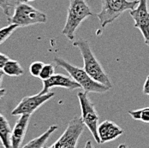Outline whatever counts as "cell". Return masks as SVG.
<instances>
[{"label": "cell", "mask_w": 149, "mask_h": 148, "mask_svg": "<svg viewBox=\"0 0 149 148\" xmlns=\"http://www.w3.org/2000/svg\"><path fill=\"white\" fill-rule=\"evenodd\" d=\"M73 45L77 47L81 51V54L83 58L84 63V70L89 74L90 77L94 81L103 84L104 86L111 88L112 82L109 77V75L104 71L102 65L96 58L93 54L88 41L85 40H78L73 43Z\"/></svg>", "instance_id": "obj_1"}, {"label": "cell", "mask_w": 149, "mask_h": 148, "mask_svg": "<svg viewBox=\"0 0 149 148\" xmlns=\"http://www.w3.org/2000/svg\"><path fill=\"white\" fill-rule=\"evenodd\" d=\"M54 63L58 67L64 69L70 75V77L75 82H77L81 86V88L83 89V91L87 93H104L110 90V88L92 79L89 74L84 70V69L74 66L62 58L56 57L54 58Z\"/></svg>", "instance_id": "obj_2"}, {"label": "cell", "mask_w": 149, "mask_h": 148, "mask_svg": "<svg viewBox=\"0 0 149 148\" xmlns=\"http://www.w3.org/2000/svg\"><path fill=\"white\" fill-rule=\"evenodd\" d=\"M93 15L85 0H70L67 11V19L62 33L70 41H74L75 32L80 24Z\"/></svg>", "instance_id": "obj_3"}, {"label": "cell", "mask_w": 149, "mask_h": 148, "mask_svg": "<svg viewBox=\"0 0 149 148\" xmlns=\"http://www.w3.org/2000/svg\"><path fill=\"white\" fill-rule=\"evenodd\" d=\"M139 0H102L101 10L96 14L101 28L115 22L123 12L137 7Z\"/></svg>", "instance_id": "obj_4"}, {"label": "cell", "mask_w": 149, "mask_h": 148, "mask_svg": "<svg viewBox=\"0 0 149 148\" xmlns=\"http://www.w3.org/2000/svg\"><path fill=\"white\" fill-rule=\"evenodd\" d=\"M46 22L47 15L44 12L22 1L15 4L13 15L9 18L10 24H16L19 28L45 23Z\"/></svg>", "instance_id": "obj_5"}, {"label": "cell", "mask_w": 149, "mask_h": 148, "mask_svg": "<svg viewBox=\"0 0 149 148\" xmlns=\"http://www.w3.org/2000/svg\"><path fill=\"white\" fill-rule=\"evenodd\" d=\"M77 97L81 106V120L93 134L97 144H100V140L98 135V123L100 117L95 109V105L90 99L88 93L85 92H79L77 93Z\"/></svg>", "instance_id": "obj_6"}, {"label": "cell", "mask_w": 149, "mask_h": 148, "mask_svg": "<svg viewBox=\"0 0 149 148\" xmlns=\"http://www.w3.org/2000/svg\"><path fill=\"white\" fill-rule=\"evenodd\" d=\"M81 117H74L69 122L65 131L49 148H76L78 140L85 129Z\"/></svg>", "instance_id": "obj_7"}, {"label": "cell", "mask_w": 149, "mask_h": 148, "mask_svg": "<svg viewBox=\"0 0 149 148\" xmlns=\"http://www.w3.org/2000/svg\"><path fill=\"white\" fill-rule=\"evenodd\" d=\"M55 93L53 92H49L47 93L33 95V96H27L24 97L20 103L14 108L11 111L12 116H22V115H32L35 112L42 104L49 101L52 98H53Z\"/></svg>", "instance_id": "obj_8"}, {"label": "cell", "mask_w": 149, "mask_h": 148, "mask_svg": "<svg viewBox=\"0 0 149 148\" xmlns=\"http://www.w3.org/2000/svg\"><path fill=\"white\" fill-rule=\"evenodd\" d=\"M134 22V28L141 31L145 44L149 46V10L148 0H139L137 7L130 11Z\"/></svg>", "instance_id": "obj_9"}, {"label": "cell", "mask_w": 149, "mask_h": 148, "mask_svg": "<svg viewBox=\"0 0 149 148\" xmlns=\"http://www.w3.org/2000/svg\"><path fill=\"white\" fill-rule=\"evenodd\" d=\"M56 87L68 89L70 91L81 88V86L77 82H75L70 76H67L63 74H54L48 80L43 81V88L40 92V93H47L50 92V89Z\"/></svg>", "instance_id": "obj_10"}, {"label": "cell", "mask_w": 149, "mask_h": 148, "mask_svg": "<svg viewBox=\"0 0 149 148\" xmlns=\"http://www.w3.org/2000/svg\"><path fill=\"white\" fill-rule=\"evenodd\" d=\"M123 133V130L114 122L106 120L98 125V135L100 144L117 140Z\"/></svg>", "instance_id": "obj_11"}, {"label": "cell", "mask_w": 149, "mask_h": 148, "mask_svg": "<svg viewBox=\"0 0 149 148\" xmlns=\"http://www.w3.org/2000/svg\"><path fill=\"white\" fill-rule=\"evenodd\" d=\"M32 115H22L16 121L12 129L11 134V146L12 148H21L22 144L26 136L29 128L30 118Z\"/></svg>", "instance_id": "obj_12"}, {"label": "cell", "mask_w": 149, "mask_h": 148, "mask_svg": "<svg viewBox=\"0 0 149 148\" xmlns=\"http://www.w3.org/2000/svg\"><path fill=\"white\" fill-rule=\"evenodd\" d=\"M12 129L7 118L0 113V141L3 148H12L11 146Z\"/></svg>", "instance_id": "obj_13"}, {"label": "cell", "mask_w": 149, "mask_h": 148, "mask_svg": "<svg viewBox=\"0 0 149 148\" xmlns=\"http://www.w3.org/2000/svg\"><path fill=\"white\" fill-rule=\"evenodd\" d=\"M58 129V127L57 125L50 126L49 129L45 131V133H43L39 137L33 139L32 140H30L29 143H27L22 148H43L44 147H45V144H46L47 140H49V138L51 137V135Z\"/></svg>", "instance_id": "obj_14"}, {"label": "cell", "mask_w": 149, "mask_h": 148, "mask_svg": "<svg viewBox=\"0 0 149 148\" xmlns=\"http://www.w3.org/2000/svg\"><path fill=\"white\" fill-rule=\"evenodd\" d=\"M2 70L3 71L4 74L9 76H15V77L21 76L24 73L21 64L17 61L11 59H10L5 63Z\"/></svg>", "instance_id": "obj_15"}, {"label": "cell", "mask_w": 149, "mask_h": 148, "mask_svg": "<svg viewBox=\"0 0 149 148\" xmlns=\"http://www.w3.org/2000/svg\"><path fill=\"white\" fill-rule=\"evenodd\" d=\"M130 117L135 121H141L144 123H149V107L129 111Z\"/></svg>", "instance_id": "obj_16"}, {"label": "cell", "mask_w": 149, "mask_h": 148, "mask_svg": "<svg viewBox=\"0 0 149 148\" xmlns=\"http://www.w3.org/2000/svg\"><path fill=\"white\" fill-rule=\"evenodd\" d=\"M18 28L19 26L16 24H10L9 26L0 28V44L5 42Z\"/></svg>", "instance_id": "obj_17"}, {"label": "cell", "mask_w": 149, "mask_h": 148, "mask_svg": "<svg viewBox=\"0 0 149 148\" xmlns=\"http://www.w3.org/2000/svg\"><path fill=\"white\" fill-rule=\"evenodd\" d=\"M44 65L45 63L40 61H36L32 63L29 66V72L31 75H33V77H39Z\"/></svg>", "instance_id": "obj_18"}, {"label": "cell", "mask_w": 149, "mask_h": 148, "mask_svg": "<svg viewBox=\"0 0 149 148\" xmlns=\"http://www.w3.org/2000/svg\"><path fill=\"white\" fill-rule=\"evenodd\" d=\"M54 74V67L52 64H50V63H47L45 64L39 78L42 81H45V80H48L50 77H52V75Z\"/></svg>", "instance_id": "obj_19"}, {"label": "cell", "mask_w": 149, "mask_h": 148, "mask_svg": "<svg viewBox=\"0 0 149 148\" xmlns=\"http://www.w3.org/2000/svg\"><path fill=\"white\" fill-rule=\"evenodd\" d=\"M10 7H11V3L10 0H0V9L3 10L5 15H10Z\"/></svg>", "instance_id": "obj_20"}, {"label": "cell", "mask_w": 149, "mask_h": 148, "mask_svg": "<svg viewBox=\"0 0 149 148\" xmlns=\"http://www.w3.org/2000/svg\"><path fill=\"white\" fill-rule=\"evenodd\" d=\"M10 60V58L8 56H6L5 54H3L0 52V69H2L3 68V66L5 65V63Z\"/></svg>", "instance_id": "obj_21"}, {"label": "cell", "mask_w": 149, "mask_h": 148, "mask_svg": "<svg viewBox=\"0 0 149 148\" xmlns=\"http://www.w3.org/2000/svg\"><path fill=\"white\" fill-rule=\"evenodd\" d=\"M142 92L145 95H148L149 96V75L147 77L146 81H145V83L143 85V89H142Z\"/></svg>", "instance_id": "obj_22"}, {"label": "cell", "mask_w": 149, "mask_h": 148, "mask_svg": "<svg viewBox=\"0 0 149 148\" xmlns=\"http://www.w3.org/2000/svg\"><path fill=\"white\" fill-rule=\"evenodd\" d=\"M4 73L2 69H0V89H1V86L3 84V77H4Z\"/></svg>", "instance_id": "obj_23"}, {"label": "cell", "mask_w": 149, "mask_h": 148, "mask_svg": "<svg viewBox=\"0 0 149 148\" xmlns=\"http://www.w3.org/2000/svg\"><path fill=\"white\" fill-rule=\"evenodd\" d=\"M84 148H94V147H93V146L92 141H91V140H88V141L86 142V144H85V147Z\"/></svg>", "instance_id": "obj_24"}, {"label": "cell", "mask_w": 149, "mask_h": 148, "mask_svg": "<svg viewBox=\"0 0 149 148\" xmlns=\"http://www.w3.org/2000/svg\"><path fill=\"white\" fill-rule=\"evenodd\" d=\"M5 93H6V90L3 88H1L0 89V99L5 95Z\"/></svg>", "instance_id": "obj_25"}, {"label": "cell", "mask_w": 149, "mask_h": 148, "mask_svg": "<svg viewBox=\"0 0 149 148\" xmlns=\"http://www.w3.org/2000/svg\"><path fill=\"white\" fill-rule=\"evenodd\" d=\"M118 148H129V147H128V146H127L126 144H124V143H123V144H120Z\"/></svg>", "instance_id": "obj_26"}, {"label": "cell", "mask_w": 149, "mask_h": 148, "mask_svg": "<svg viewBox=\"0 0 149 148\" xmlns=\"http://www.w3.org/2000/svg\"><path fill=\"white\" fill-rule=\"evenodd\" d=\"M22 2H25V3H28V2H32V1H35V0H21Z\"/></svg>", "instance_id": "obj_27"}, {"label": "cell", "mask_w": 149, "mask_h": 148, "mask_svg": "<svg viewBox=\"0 0 149 148\" xmlns=\"http://www.w3.org/2000/svg\"><path fill=\"white\" fill-rule=\"evenodd\" d=\"M43 148H49V147H47L45 146V147H43Z\"/></svg>", "instance_id": "obj_28"}]
</instances>
